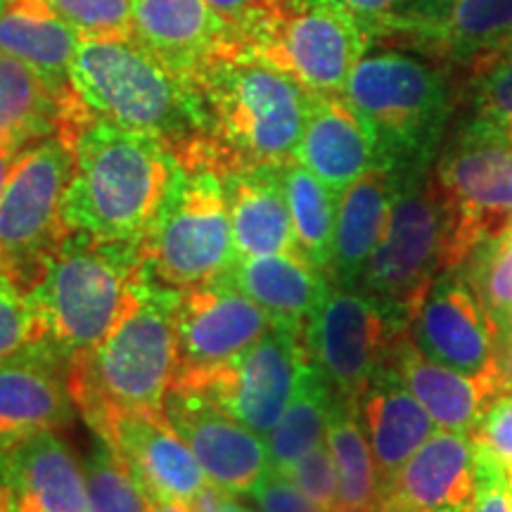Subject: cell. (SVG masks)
Segmentation results:
<instances>
[{
  "label": "cell",
  "instance_id": "7a4b0ae2",
  "mask_svg": "<svg viewBox=\"0 0 512 512\" xmlns=\"http://www.w3.org/2000/svg\"><path fill=\"white\" fill-rule=\"evenodd\" d=\"M69 145L74 171L62 197L67 233L140 242L178 166L171 147L155 136L93 117Z\"/></svg>",
  "mask_w": 512,
  "mask_h": 512
},
{
  "label": "cell",
  "instance_id": "cb8c5ba5",
  "mask_svg": "<svg viewBox=\"0 0 512 512\" xmlns=\"http://www.w3.org/2000/svg\"><path fill=\"white\" fill-rule=\"evenodd\" d=\"M240 256L297 252L283 164L242 166L221 174Z\"/></svg>",
  "mask_w": 512,
  "mask_h": 512
},
{
  "label": "cell",
  "instance_id": "484cf974",
  "mask_svg": "<svg viewBox=\"0 0 512 512\" xmlns=\"http://www.w3.org/2000/svg\"><path fill=\"white\" fill-rule=\"evenodd\" d=\"M394 363L439 430L470 434L472 439L489 403L505 392L498 377H467L427 361L408 337H403L396 347Z\"/></svg>",
  "mask_w": 512,
  "mask_h": 512
},
{
  "label": "cell",
  "instance_id": "277c9868",
  "mask_svg": "<svg viewBox=\"0 0 512 512\" xmlns=\"http://www.w3.org/2000/svg\"><path fill=\"white\" fill-rule=\"evenodd\" d=\"M69 81L93 119L155 136L176 159L202 145L204 119L192 83L133 36L81 38Z\"/></svg>",
  "mask_w": 512,
  "mask_h": 512
},
{
  "label": "cell",
  "instance_id": "bcb514c9",
  "mask_svg": "<svg viewBox=\"0 0 512 512\" xmlns=\"http://www.w3.org/2000/svg\"><path fill=\"white\" fill-rule=\"evenodd\" d=\"M498 375H501L505 392H512V335L505 339L498 351Z\"/></svg>",
  "mask_w": 512,
  "mask_h": 512
},
{
  "label": "cell",
  "instance_id": "b9f144b4",
  "mask_svg": "<svg viewBox=\"0 0 512 512\" xmlns=\"http://www.w3.org/2000/svg\"><path fill=\"white\" fill-rule=\"evenodd\" d=\"M477 491L472 512H512V482L501 463L475 441Z\"/></svg>",
  "mask_w": 512,
  "mask_h": 512
},
{
  "label": "cell",
  "instance_id": "5bb4252c",
  "mask_svg": "<svg viewBox=\"0 0 512 512\" xmlns=\"http://www.w3.org/2000/svg\"><path fill=\"white\" fill-rule=\"evenodd\" d=\"M406 337L427 361L467 377L501 380V339L463 268L432 280L408 318Z\"/></svg>",
  "mask_w": 512,
  "mask_h": 512
},
{
  "label": "cell",
  "instance_id": "f1b7e54d",
  "mask_svg": "<svg viewBox=\"0 0 512 512\" xmlns=\"http://www.w3.org/2000/svg\"><path fill=\"white\" fill-rule=\"evenodd\" d=\"M72 93H57L29 64L0 53V147L19 155L57 136Z\"/></svg>",
  "mask_w": 512,
  "mask_h": 512
},
{
  "label": "cell",
  "instance_id": "4dcf8cb0",
  "mask_svg": "<svg viewBox=\"0 0 512 512\" xmlns=\"http://www.w3.org/2000/svg\"><path fill=\"white\" fill-rule=\"evenodd\" d=\"M332 406H335V392L320 375V370L306 361L290 406L266 437L273 470H290L299 458L323 444Z\"/></svg>",
  "mask_w": 512,
  "mask_h": 512
},
{
  "label": "cell",
  "instance_id": "c3c4849f",
  "mask_svg": "<svg viewBox=\"0 0 512 512\" xmlns=\"http://www.w3.org/2000/svg\"><path fill=\"white\" fill-rule=\"evenodd\" d=\"M15 159H17V152L3 150V147H0V200H3L5 183H8L10 171H12V164H15Z\"/></svg>",
  "mask_w": 512,
  "mask_h": 512
},
{
  "label": "cell",
  "instance_id": "74e56055",
  "mask_svg": "<svg viewBox=\"0 0 512 512\" xmlns=\"http://www.w3.org/2000/svg\"><path fill=\"white\" fill-rule=\"evenodd\" d=\"M48 344V328L29 292L0 273V358Z\"/></svg>",
  "mask_w": 512,
  "mask_h": 512
},
{
  "label": "cell",
  "instance_id": "e575fe53",
  "mask_svg": "<svg viewBox=\"0 0 512 512\" xmlns=\"http://www.w3.org/2000/svg\"><path fill=\"white\" fill-rule=\"evenodd\" d=\"M88 512H155V498L102 437L83 463Z\"/></svg>",
  "mask_w": 512,
  "mask_h": 512
},
{
  "label": "cell",
  "instance_id": "83f0119b",
  "mask_svg": "<svg viewBox=\"0 0 512 512\" xmlns=\"http://www.w3.org/2000/svg\"><path fill=\"white\" fill-rule=\"evenodd\" d=\"M79 43V31L46 0H3L0 5V53L29 64L62 95L72 91L69 69Z\"/></svg>",
  "mask_w": 512,
  "mask_h": 512
},
{
  "label": "cell",
  "instance_id": "f35d334b",
  "mask_svg": "<svg viewBox=\"0 0 512 512\" xmlns=\"http://www.w3.org/2000/svg\"><path fill=\"white\" fill-rule=\"evenodd\" d=\"M81 38L133 36V0H46Z\"/></svg>",
  "mask_w": 512,
  "mask_h": 512
},
{
  "label": "cell",
  "instance_id": "ac0fdd59",
  "mask_svg": "<svg viewBox=\"0 0 512 512\" xmlns=\"http://www.w3.org/2000/svg\"><path fill=\"white\" fill-rule=\"evenodd\" d=\"M131 467L157 501H195L209 484L188 444L171 430L162 413L128 411L114 415L100 434Z\"/></svg>",
  "mask_w": 512,
  "mask_h": 512
},
{
  "label": "cell",
  "instance_id": "ffe728a7",
  "mask_svg": "<svg viewBox=\"0 0 512 512\" xmlns=\"http://www.w3.org/2000/svg\"><path fill=\"white\" fill-rule=\"evenodd\" d=\"M356 408L373 451L384 496L401 467L439 427L418 396L403 382L394 356L377 370Z\"/></svg>",
  "mask_w": 512,
  "mask_h": 512
},
{
  "label": "cell",
  "instance_id": "5b68a950",
  "mask_svg": "<svg viewBox=\"0 0 512 512\" xmlns=\"http://www.w3.org/2000/svg\"><path fill=\"white\" fill-rule=\"evenodd\" d=\"M147 268L140 242L67 233L29 290L48 342L72 361L117 328L136 302Z\"/></svg>",
  "mask_w": 512,
  "mask_h": 512
},
{
  "label": "cell",
  "instance_id": "4fadbf2b",
  "mask_svg": "<svg viewBox=\"0 0 512 512\" xmlns=\"http://www.w3.org/2000/svg\"><path fill=\"white\" fill-rule=\"evenodd\" d=\"M406 337L382 306L363 290L330 285L304 328L309 361L337 399L358 403L384 363Z\"/></svg>",
  "mask_w": 512,
  "mask_h": 512
},
{
  "label": "cell",
  "instance_id": "9c48e42d",
  "mask_svg": "<svg viewBox=\"0 0 512 512\" xmlns=\"http://www.w3.org/2000/svg\"><path fill=\"white\" fill-rule=\"evenodd\" d=\"M74 152L60 136L19 152L0 200V273L31 290L67 228L62 197L72 181Z\"/></svg>",
  "mask_w": 512,
  "mask_h": 512
},
{
  "label": "cell",
  "instance_id": "60d3db41",
  "mask_svg": "<svg viewBox=\"0 0 512 512\" xmlns=\"http://www.w3.org/2000/svg\"><path fill=\"white\" fill-rule=\"evenodd\" d=\"M475 441L494 456L512 482V392H501L479 420Z\"/></svg>",
  "mask_w": 512,
  "mask_h": 512
},
{
  "label": "cell",
  "instance_id": "d6a6232c",
  "mask_svg": "<svg viewBox=\"0 0 512 512\" xmlns=\"http://www.w3.org/2000/svg\"><path fill=\"white\" fill-rule=\"evenodd\" d=\"M283 183L297 254H302L313 268L330 275L339 195L297 159L283 164Z\"/></svg>",
  "mask_w": 512,
  "mask_h": 512
},
{
  "label": "cell",
  "instance_id": "816d5d0a",
  "mask_svg": "<svg viewBox=\"0 0 512 512\" xmlns=\"http://www.w3.org/2000/svg\"><path fill=\"white\" fill-rule=\"evenodd\" d=\"M0 5H3V0H0Z\"/></svg>",
  "mask_w": 512,
  "mask_h": 512
},
{
  "label": "cell",
  "instance_id": "836d02e7",
  "mask_svg": "<svg viewBox=\"0 0 512 512\" xmlns=\"http://www.w3.org/2000/svg\"><path fill=\"white\" fill-rule=\"evenodd\" d=\"M349 12L368 41H406L422 50L444 22L451 0H335Z\"/></svg>",
  "mask_w": 512,
  "mask_h": 512
},
{
  "label": "cell",
  "instance_id": "d4e9b609",
  "mask_svg": "<svg viewBox=\"0 0 512 512\" xmlns=\"http://www.w3.org/2000/svg\"><path fill=\"white\" fill-rule=\"evenodd\" d=\"M223 278L264 309L273 325L294 330L306 328L332 285L328 273L297 252L240 256Z\"/></svg>",
  "mask_w": 512,
  "mask_h": 512
},
{
  "label": "cell",
  "instance_id": "603a6c76",
  "mask_svg": "<svg viewBox=\"0 0 512 512\" xmlns=\"http://www.w3.org/2000/svg\"><path fill=\"white\" fill-rule=\"evenodd\" d=\"M294 159L337 195L380 166L368 126L342 95H316Z\"/></svg>",
  "mask_w": 512,
  "mask_h": 512
},
{
  "label": "cell",
  "instance_id": "52a82bcc",
  "mask_svg": "<svg viewBox=\"0 0 512 512\" xmlns=\"http://www.w3.org/2000/svg\"><path fill=\"white\" fill-rule=\"evenodd\" d=\"M145 268L174 290L221 278L240 259L221 174L178 162L155 219L140 238Z\"/></svg>",
  "mask_w": 512,
  "mask_h": 512
},
{
  "label": "cell",
  "instance_id": "d590c367",
  "mask_svg": "<svg viewBox=\"0 0 512 512\" xmlns=\"http://www.w3.org/2000/svg\"><path fill=\"white\" fill-rule=\"evenodd\" d=\"M460 268L470 278L503 344L512 335V226L475 249Z\"/></svg>",
  "mask_w": 512,
  "mask_h": 512
},
{
  "label": "cell",
  "instance_id": "1f68e13d",
  "mask_svg": "<svg viewBox=\"0 0 512 512\" xmlns=\"http://www.w3.org/2000/svg\"><path fill=\"white\" fill-rule=\"evenodd\" d=\"M339 479V512H366L382 498V484L356 403L337 399L325 434Z\"/></svg>",
  "mask_w": 512,
  "mask_h": 512
},
{
  "label": "cell",
  "instance_id": "8fae6325",
  "mask_svg": "<svg viewBox=\"0 0 512 512\" xmlns=\"http://www.w3.org/2000/svg\"><path fill=\"white\" fill-rule=\"evenodd\" d=\"M434 176L451 211L448 268L512 226V143L472 124L441 147Z\"/></svg>",
  "mask_w": 512,
  "mask_h": 512
},
{
  "label": "cell",
  "instance_id": "7402d4cb",
  "mask_svg": "<svg viewBox=\"0 0 512 512\" xmlns=\"http://www.w3.org/2000/svg\"><path fill=\"white\" fill-rule=\"evenodd\" d=\"M19 512H88L86 475L60 432L46 430L0 451Z\"/></svg>",
  "mask_w": 512,
  "mask_h": 512
},
{
  "label": "cell",
  "instance_id": "2e32d148",
  "mask_svg": "<svg viewBox=\"0 0 512 512\" xmlns=\"http://www.w3.org/2000/svg\"><path fill=\"white\" fill-rule=\"evenodd\" d=\"M174 325L178 373L226 363L273 328L264 309L223 275L178 290Z\"/></svg>",
  "mask_w": 512,
  "mask_h": 512
},
{
  "label": "cell",
  "instance_id": "ee69618b",
  "mask_svg": "<svg viewBox=\"0 0 512 512\" xmlns=\"http://www.w3.org/2000/svg\"><path fill=\"white\" fill-rule=\"evenodd\" d=\"M219 12V17L235 31V36L245 43L256 24L268 15L275 0H207Z\"/></svg>",
  "mask_w": 512,
  "mask_h": 512
},
{
  "label": "cell",
  "instance_id": "e0dca14e",
  "mask_svg": "<svg viewBox=\"0 0 512 512\" xmlns=\"http://www.w3.org/2000/svg\"><path fill=\"white\" fill-rule=\"evenodd\" d=\"M69 358L53 344L0 358V451L72 420Z\"/></svg>",
  "mask_w": 512,
  "mask_h": 512
},
{
  "label": "cell",
  "instance_id": "7c38bea8",
  "mask_svg": "<svg viewBox=\"0 0 512 512\" xmlns=\"http://www.w3.org/2000/svg\"><path fill=\"white\" fill-rule=\"evenodd\" d=\"M306 361L304 330L273 325L242 354L214 368L176 373L174 384L207 396L266 439L290 406Z\"/></svg>",
  "mask_w": 512,
  "mask_h": 512
},
{
  "label": "cell",
  "instance_id": "30bf717a",
  "mask_svg": "<svg viewBox=\"0 0 512 512\" xmlns=\"http://www.w3.org/2000/svg\"><path fill=\"white\" fill-rule=\"evenodd\" d=\"M368 46V36L335 0H275L245 38V48L313 95H342Z\"/></svg>",
  "mask_w": 512,
  "mask_h": 512
},
{
  "label": "cell",
  "instance_id": "3957f363",
  "mask_svg": "<svg viewBox=\"0 0 512 512\" xmlns=\"http://www.w3.org/2000/svg\"><path fill=\"white\" fill-rule=\"evenodd\" d=\"M176 294L147 271L117 328L98 347L69 361V394L95 437L119 413H162L178 373Z\"/></svg>",
  "mask_w": 512,
  "mask_h": 512
},
{
  "label": "cell",
  "instance_id": "f546056e",
  "mask_svg": "<svg viewBox=\"0 0 512 512\" xmlns=\"http://www.w3.org/2000/svg\"><path fill=\"white\" fill-rule=\"evenodd\" d=\"M512 50V0H451L444 22L422 53L458 64H479Z\"/></svg>",
  "mask_w": 512,
  "mask_h": 512
},
{
  "label": "cell",
  "instance_id": "f907efd6",
  "mask_svg": "<svg viewBox=\"0 0 512 512\" xmlns=\"http://www.w3.org/2000/svg\"><path fill=\"white\" fill-rule=\"evenodd\" d=\"M155 512H195V510H192V505L188 501H174V498H169V501H157Z\"/></svg>",
  "mask_w": 512,
  "mask_h": 512
},
{
  "label": "cell",
  "instance_id": "7dc6e473",
  "mask_svg": "<svg viewBox=\"0 0 512 512\" xmlns=\"http://www.w3.org/2000/svg\"><path fill=\"white\" fill-rule=\"evenodd\" d=\"M0 512H19L15 489H12L8 475H5L3 465H0Z\"/></svg>",
  "mask_w": 512,
  "mask_h": 512
},
{
  "label": "cell",
  "instance_id": "ab89813d",
  "mask_svg": "<svg viewBox=\"0 0 512 512\" xmlns=\"http://www.w3.org/2000/svg\"><path fill=\"white\" fill-rule=\"evenodd\" d=\"M285 475L323 512H339V479L328 444H318L299 458Z\"/></svg>",
  "mask_w": 512,
  "mask_h": 512
},
{
  "label": "cell",
  "instance_id": "8d00e7d4",
  "mask_svg": "<svg viewBox=\"0 0 512 512\" xmlns=\"http://www.w3.org/2000/svg\"><path fill=\"white\" fill-rule=\"evenodd\" d=\"M467 124L512 143V50L475 67Z\"/></svg>",
  "mask_w": 512,
  "mask_h": 512
},
{
  "label": "cell",
  "instance_id": "4316f807",
  "mask_svg": "<svg viewBox=\"0 0 512 512\" xmlns=\"http://www.w3.org/2000/svg\"><path fill=\"white\" fill-rule=\"evenodd\" d=\"M392 197V174L384 166H375L339 195L330 266L332 285L351 290L361 287L370 259L387 230Z\"/></svg>",
  "mask_w": 512,
  "mask_h": 512
},
{
  "label": "cell",
  "instance_id": "9a60e30c",
  "mask_svg": "<svg viewBox=\"0 0 512 512\" xmlns=\"http://www.w3.org/2000/svg\"><path fill=\"white\" fill-rule=\"evenodd\" d=\"M162 415L188 444L209 482L230 494H249L271 470L266 439L207 396L171 384Z\"/></svg>",
  "mask_w": 512,
  "mask_h": 512
},
{
  "label": "cell",
  "instance_id": "44dd1931",
  "mask_svg": "<svg viewBox=\"0 0 512 512\" xmlns=\"http://www.w3.org/2000/svg\"><path fill=\"white\" fill-rule=\"evenodd\" d=\"M475 491V439L437 430L401 467L384 496H394L411 512H472Z\"/></svg>",
  "mask_w": 512,
  "mask_h": 512
},
{
  "label": "cell",
  "instance_id": "ba28073f",
  "mask_svg": "<svg viewBox=\"0 0 512 512\" xmlns=\"http://www.w3.org/2000/svg\"><path fill=\"white\" fill-rule=\"evenodd\" d=\"M392 185L387 230L358 290L370 294L406 330L422 294L441 271H448L451 211L434 169L392 174Z\"/></svg>",
  "mask_w": 512,
  "mask_h": 512
},
{
  "label": "cell",
  "instance_id": "d6986e66",
  "mask_svg": "<svg viewBox=\"0 0 512 512\" xmlns=\"http://www.w3.org/2000/svg\"><path fill=\"white\" fill-rule=\"evenodd\" d=\"M133 38L188 81L219 55L245 48L207 0H133Z\"/></svg>",
  "mask_w": 512,
  "mask_h": 512
},
{
  "label": "cell",
  "instance_id": "f6af8a7d",
  "mask_svg": "<svg viewBox=\"0 0 512 512\" xmlns=\"http://www.w3.org/2000/svg\"><path fill=\"white\" fill-rule=\"evenodd\" d=\"M190 505L195 512H256L254 508H249V505L240 503L235 494H230V491L221 489V486L211 482L204 486Z\"/></svg>",
  "mask_w": 512,
  "mask_h": 512
},
{
  "label": "cell",
  "instance_id": "7bdbcfd3",
  "mask_svg": "<svg viewBox=\"0 0 512 512\" xmlns=\"http://www.w3.org/2000/svg\"><path fill=\"white\" fill-rule=\"evenodd\" d=\"M247 496H252L256 512H323L285 472L273 467Z\"/></svg>",
  "mask_w": 512,
  "mask_h": 512
},
{
  "label": "cell",
  "instance_id": "6da1fadb",
  "mask_svg": "<svg viewBox=\"0 0 512 512\" xmlns=\"http://www.w3.org/2000/svg\"><path fill=\"white\" fill-rule=\"evenodd\" d=\"M204 140L178 162H207L219 174L280 166L297 157L316 95L249 48L228 50L190 79Z\"/></svg>",
  "mask_w": 512,
  "mask_h": 512
},
{
  "label": "cell",
  "instance_id": "8992f818",
  "mask_svg": "<svg viewBox=\"0 0 512 512\" xmlns=\"http://www.w3.org/2000/svg\"><path fill=\"white\" fill-rule=\"evenodd\" d=\"M342 98L368 126L380 166L389 174L434 169L453 98L444 72L430 60L406 50L366 53Z\"/></svg>",
  "mask_w": 512,
  "mask_h": 512
},
{
  "label": "cell",
  "instance_id": "681fc988",
  "mask_svg": "<svg viewBox=\"0 0 512 512\" xmlns=\"http://www.w3.org/2000/svg\"><path fill=\"white\" fill-rule=\"evenodd\" d=\"M366 512H411V510H408L401 501H396L394 496H382L380 501H377L373 508Z\"/></svg>",
  "mask_w": 512,
  "mask_h": 512
}]
</instances>
